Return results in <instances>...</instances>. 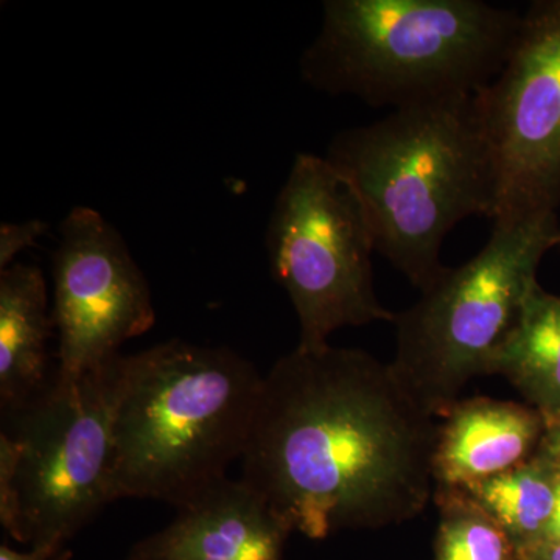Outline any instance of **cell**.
<instances>
[{"instance_id":"ac0fdd59","label":"cell","mask_w":560,"mask_h":560,"mask_svg":"<svg viewBox=\"0 0 560 560\" xmlns=\"http://www.w3.org/2000/svg\"><path fill=\"white\" fill-rule=\"evenodd\" d=\"M62 556V548L51 547V545H39L32 547V551H14L9 545L3 544L0 547V560H58Z\"/></svg>"},{"instance_id":"277c9868","label":"cell","mask_w":560,"mask_h":560,"mask_svg":"<svg viewBox=\"0 0 560 560\" xmlns=\"http://www.w3.org/2000/svg\"><path fill=\"white\" fill-rule=\"evenodd\" d=\"M521 22L482 0H327L301 77L372 108L474 95L506 65Z\"/></svg>"},{"instance_id":"ffe728a7","label":"cell","mask_w":560,"mask_h":560,"mask_svg":"<svg viewBox=\"0 0 560 560\" xmlns=\"http://www.w3.org/2000/svg\"><path fill=\"white\" fill-rule=\"evenodd\" d=\"M523 560H560V544H545L522 552Z\"/></svg>"},{"instance_id":"2e32d148","label":"cell","mask_w":560,"mask_h":560,"mask_svg":"<svg viewBox=\"0 0 560 560\" xmlns=\"http://www.w3.org/2000/svg\"><path fill=\"white\" fill-rule=\"evenodd\" d=\"M47 230H49V224L38 219L24 221V223H2L0 226V271L11 267L14 257L35 245Z\"/></svg>"},{"instance_id":"6da1fadb","label":"cell","mask_w":560,"mask_h":560,"mask_svg":"<svg viewBox=\"0 0 560 560\" xmlns=\"http://www.w3.org/2000/svg\"><path fill=\"white\" fill-rule=\"evenodd\" d=\"M438 430L390 363L298 346L264 375L242 480L311 539L407 522L433 500Z\"/></svg>"},{"instance_id":"7a4b0ae2","label":"cell","mask_w":560,"mask_h":560,"mask_svg":"<svg viewBox=\"0 0 560 560\" xmlns=\"http://www.w3.org/2000/svg\"><path fill=\"white\" fill-rule=\"evenodd\" d=\"M324 158L359 197L375 250L420 293L447 268L440 256L453 228L471 215L493 220L495 178L475 94L340 131Z\"/></svg>"},{"instance_id":"52a82bcc","label":"cell","mask_w":560,"mask_h":560,"mask_svg":"<svg viewBox=\"0 0 560 560\" xmlns=\"http://www.w3.org/2000/svg\"><path fill=\"white\" fill-rule=\"evenodd\" d=\"M265 246L272 278L300 319V348H324L342 327L396 319L375 293V242L363 206L326 158H294Z\"/></svg>"},{"instance_id":"4fadbf2b","label":"cell","mask_w":560,"mask_h":560,"mask_svg":"<svg viewBox=\"0 0 560 560\" xmlns=\"http://www.w3.org/2000/svg\"><path fill=\"white\" fill-rule=\"evenodd\" d=\"M544 418L560 408V296L534 287L493 364Z\"/></svg>"},{"instance_id":"44dd1931","label":"cell","mask_w":560,"mask_h":560,"mask_svg":"<svg viewBox=\"0 0 560 560\" xmlns=\"http://www.w3.org/2000/svg\"><path fill=\"white\" fill-rule=\"evenodd\" d=\"M555 245L556 246L560 245V231H559L558 237H556Z\"/></svg>"},{"instance_id":"8992f818","label":"cell","mask_w":560,"mask_h":560,"mask_svg":"<svg viewBox=\"0 0 560 560\" xmlns=\"http://www.w3.org/2000/svg\"><path fill=\"white\" fill-rule=\"evenodd\" d=\"M117 360L49 388L0 433V522L21 544L62 548L113 490Z\"/></svg>"},{"instance_id":"8fae6325","label":"cell","mask_w":560,"mask_h":560,"mask_svg":"<svg viewBox=\"0 0 560 560\" xmlns=\"http://www.w3.org/2000/svg\"><path fill=\"white\" fill-rule=\"evenodd\" d=\"M540 411L517 401L458 400L440 419L431 471L434 488H464L521 466L539 452Z\"/></svg>"},{"instance_id":"3957f363","label":"cell","mask_w":560,"mask_h":560,"mask_svg":"<svg viewBox=\"0 0 560 560\" xmlns=\"http://www.w3.org/2000/svg\"><path fill=\"white\" fill-rule=\"evenodd\" d=\"M264 375L230 348L161 342L117 360L114 499L180 508L242 459Z\"/></svg>"},{"instance_id":"30bf717a","label":"cell","mask_w":560,"mask_h":560,"mask_svg":"<svg viewBox=\"0 0 560 560\" xmlns=\"http://www.w3.org/2000/svg\"><path fill=\"white\" fill-rule=\"evenodd\" d=\"M290 533L264 497L228 478L140 541L130 560H283Z\"/></svg>"},{"instance_id":"9a60e30c","label":"cell","mask_w":560,"mask_h":560,"mask_svg":"<svg viewBox=\"0 0 560 560\" xmlns=\"http://www.w3.org/2000/svg\"><path fill=\"white\" fill-rule=\"evenodd\" d=\"M440 511L434 560H523L511 537L469 495L455 488H434Z\"/></svg>"},{"instance_id":"5b68a950","label":"cell","mask_w":560,"mask_h":560,"mask_svg":"<svg viewBox=\"0 0 560 560\" xmlns=\"http://www.w3.org/2000/svg\"><path fill=\"white\" fill-rule=\"evenodd\" d=\"M559 231L556 212L493 223L474 259L445 268L412 307L396 313L390 368L423 410L441 419L474 378L492 375Z\"/></svg>"},{"instance_id":"ba28073f","label":"cell","mask_w":560,"mask_h":560,"mask_svg":"<svg viewBox=\"0 0 560 560\" xmlns=\"http://www.w3.org/2000/svg\"><path fill=\"white\" fill-rule=\"evenodd\" d=\"M495 178L493 223L560 202V0L522 14L506 65L475 94Z\"/></svg>"},{"instance_id":"5bb4252c","label":"cell","mask_w":560,"mask_h":560,"mask_svg":"<svg viewBox=\"0 0 560 560\" xmlns=\"http://www.w3.org/2000/svg\"><path fill=\"white\" fill-rule=\"evenodd\" d=\"M558 464L536 455L488 480L455 488L488 512L515 547L525 552L544 540L555 510Z\"/></svg>"},{"instance_id":"e0dca14e","label":"cell","mask_w":560,"mask_h":560,"mask_svg":"<svg viewBox=\"0 0 560 560\" xmlns=\"http://www.w3.org/2000/svg\"><path fill=\"white\" fill-rule=\"evenodd\" d=\"M545 419V433L537 455L560 464V408Z\"/></svg>"},{"instance_id":"9c48e42d","label":"cell","mask_w":560,"mask_h":560,"mask_svg":"<svg viewBox=\"0 0 560 560\" xmlns=\"http://www.w3.org/2000/svg\"><path fill=\"white\" fill-rule=\"evenodd\" d=\"M51 276L60 341L55 377L72 381L98 370L156 323L145 276L98 210L79 206L62 220Z\"/></svg>"},{"instance_id":"d6986e66","label":"cell","mask_w":560,"mask_h":560,"mask_svg":"<svg viewBox=\"0 0 560 560\" xmlns=\"http://www.w3.org/2000/svg\"><path fill=\"white\" fill-rule=\"evenodd\" d=\"M545 544H560V464H558V475H556L555 510H552L550 525H548L540 545Z\"/></svg>"},{"instance_id":"7c38bea8","label":"cell","mask_w":560,"mask_h":560,"mask_svg":"<svg viewBox=\"0 0 560 560\" xmlns=\"http://www.w3.org/2000/svg\"><path fill=\"white\" fill-rule=\"evenodd\" d=\"M47 283L36 265L0 271V407L2 416L27 407L49 388L54 330Z\"/></svg>"}]
</instances>
